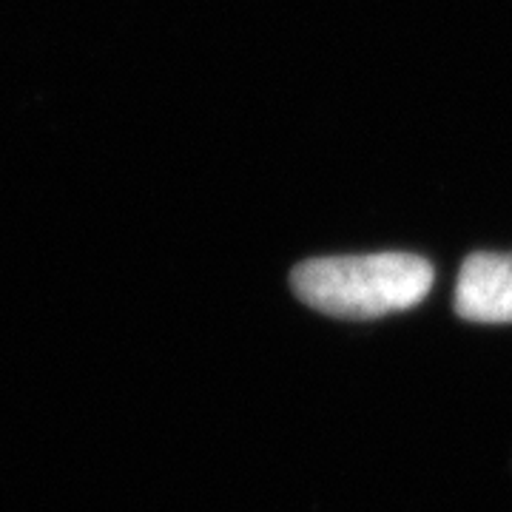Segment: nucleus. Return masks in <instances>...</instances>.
Masks as SVG:
<instances>
[{"instance_id":"nucleus-1","label":"nucleus","mask_w":512,"mask_h":512,"mask_svg":"<svg viewBox=\"0 0 512 512\" xmlns=\"http://www.w3.org/2000/svg\"><path fill=\"white\" fill-rule=\"evenodd\" d=\"M433 265L416 254L325 256L291 271L293 293L313 311L336 319H382L416 308L433 288Z\"/></svg>"},{"instance_id":"nucleus-2","label":"nucleus","mask_w":512,"mask_h":512,"mask_svg":"<svg viewBox=\"0 0 512 512\" xmlns=\"http://www.w3.org/2000/svg\"><path fill=\"white\" fill-rule=\"evenodd\" d=\"M456 313L478 325H512V254H470L456 282Z\"/></svg>"}]
</instances>
